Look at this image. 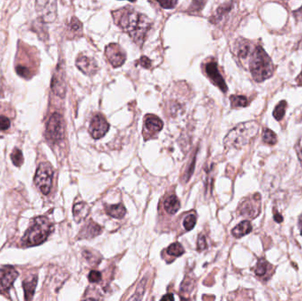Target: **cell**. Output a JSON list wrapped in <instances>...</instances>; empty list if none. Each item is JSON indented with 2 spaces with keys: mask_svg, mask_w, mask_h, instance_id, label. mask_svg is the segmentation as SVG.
I'll use <instances>...</instances> for the list:
<instances>
[{
  "mask_svg": "<svg viewBox=\"0 0 302 301\" xmlns=\"http://www.w3.org/2000/svg\"><path fill=\"white\" fill-rule=\"evenodd\" d=\"M298 227H300V234L302 235V216L300 218V221H298Z\"/></svg>",
  "mask_w": 302,
  "mask_h": 301,
  "instance_id": "cell-40",
  "label": "cell"
},
{
  "mask_svg": "<svg viewBox=\"0 0 302 301\" xmlns=\"http://www.w3.org/2000/svg\"><path fill=\"white\" fill-rule=\"evenodd\" d=\"M18 276L19 273L14 268L11 266L2 268L0 270V292L8 294Z\"/></svg>",
  "mask_w": 302,
  "mask_h": 301,
  "instance_id": "cell-10",
  "label": "cell"
},
{
  "mask_svg": "<svg viewBox=\"0 0 302 301\" xmlns=\"http://www.w3.org/2000/svg\"><path fill=\"white\" fill-rule=\"evenodd\" d=\"M240 214L248 218L254 219L260 213V196L256 194L242 202L238 207Z\"/></svg>",
  "mask_w": 302,
  "mask_h": 301,
  "instance_id": "cell-8",
  "label": "cell"
},
{
  "mask_svg": "<svg viewBox=\"0 0 302 301\" xmlns=\"http://www.w3.org/2000/svg\"><path fill=\"white\" fill-rule=\"evenodd\" d=\"M230 100L232 108H242L248 106V98L243 96H232Z\"/></svg>",
  "mask_w": 302,
  "mask_h": 301,
  "instance_id": "cell-24",
  "label": "cell"
},
{
  "mask_svg": "<svg viewBox=\"0 0 302 301\" xmlns=\"http://www.w3.org/2000/svg\"><path fill=\"white\" fill-rule=\"evenodd\" d=\"M295 150L297 152L298 160H300L302 166V136L300 137V139L298 140V142L295 146Z\"/></svg>",
  "mask_w": 302,
  "mask_h": 301,
  "instance_id": "cell-36",
  "label": "cell"
},
{
  "mask_svg": "<svg viewBox=\"0 0 302 301\" xmlns=\"http://www.w3.org/2000/svg\"><path fill=\"white\" fill-rule=\"evenodd\" d=\"M300 77H302V74H300Z\"/></svg>",
  "mask_w": 302,
  "mask_h": 301,
  "instance_id": "cell-42",
  "label": "cell"
},
{
  "mask_svg": "<svg viewBox=\"0 0 302 301\" xmlns=\"http://www.w3.org/2000/svg\"><path fill=\"white\" fill-rule=\"evenodd\" d=\"M76 66L84 74L88 76H94L98 70V66L94 58L84 55H80L78 56V58L76 60Z\"/></svg>",
  "mask_w": 302,
  "mask_h": 301,
  "instance_id": "cell-14",
  "label": "cell"
},
{
  "mask_svg": "<svg viewBox=\"0 0 302 301\" xmlns=\"http://www.w3.org/2000/svg\"><path fill=\"white\" fill-rule=\"evenodd\" d=\"M167 252L170 254V256H175V257H178V256H182L184 252H185V250L183 248V246H182L180 243H174L172 245H170L168 249H167Z\"/></svg>",
  "mask_w": 302,
  "mask_h": 301,
  "instance_id": "cell-29",
  "label": "cell"
},
{
  "mask_svg": "<svg viewBox=\"0 0 302 301\" xmlns=\"http://www.w3.org/2000/svg\"><path fill=\"white\" fill-rule=\"evenodd\" d=\"M52 90L55 94L60 98H64L66 94V85L64 80V68L61 66H58L57 70L54 72L52 80Z\"/></svg>",
  "mask_w": 302,
  "mask_h": 301,
  "instance_id": "cell-13",
  "label": "cell"
},
{
  "mask_svg": "<svg viewBox=\"0 0 302 301\" xmlns=\"http://www.w3.org/2000/svg\"><path fill=\"white\" fill-rule=\"evenodd\" d=\"M252 224H250V221H243L240 224L234 227L232 230V234L237 238L243 237L246 234H250L252 232Z\"/></svg>",
  "mask_w": 302,
  "mask_h": 301,
  "instance_id": "cell-20",
  "label": "cell"
},
{
  "mask_svg": "<svg viewBox=\"0 0 302 301\" xmlns=\"http://www.w3.org/2000/svg\"><path fill=\"white\" fill-rule=\"evenodd\" d=\"M180 200L175 196H169L164 202V208L167 213H169V214H176L180 210Z\"/></svg>",
  "mask_w": 302,
  "mask_h": 301,
  "instance_id": "cell-23",
  "label": "cell"
},
{
  "mask_svg": "<svg viewBox=\"0 0 302 301\" xmlns=\"http://www.w3.org/2000/svg\"><path fill=\"white\" fill-rule=\"evenodd\" d=\"M64 120L60 114L54 113L46 126V137L53 143L60 142L64 139Z\"/></svg>",
  "mask_w": 302,
  "mask_h": 301,
  "instance_id": "cell-5",
  "label": "cell"
},
{
  "mask_svg": "<svg viewBox=\"0 0 302 301\" xmlns=\"http://www.w3.org/2000/svg\"><path fill=\"white\" fill-rule=\"evenodd\" d=\"M205 72L210 80H212V82L226 93L227 91L226 83L221 76V74L219 72L218 64L214 61L208 62L205 66Z\"/></svg>",
  "mask_w": 302,
  "mask_h": 301,
  "instance_id": "cell-12",
  "label": "cell"
},
{
  "mask_svg": "<svg viewBox=\"0 0 302 301\" xmlns=\"http://www.w3.org/2000/svg\"></svg>",
  "mask_w": 302,
  "mask_h": 301,
  "instance_id": "cell-43",
  "label": "cell"
},
{
  "mask_svg": "<svg viewBox=\"0 0 302 301\" xmlns=\"http://www.w3.org/2000/svg\"><path fill=\"white\" fill-rule=\"evenodd\" d=\"M262 140L268 145H275L278 142L276 134L272 131L270 129L264 128V134H262Z\"/></svg>",
  "mask_w": 302,
  "mask_h": 301,
  "instance_id": "cell-25",
  "label": "cell"
},
{
  "mask_svg": "<svg viewBox=\"0 0 302 301\" xmlns=\"http://www.w3.org/2000/svg\"><path fill=\"white\" fill-rule=\"evenodd\" d=\"M128 1H131V2H134L136 0H128Z\"/></svg>",
  "mask_w": 302,
  "mask_h": 301,
  "instance_id": "cell-41",
  "label": "cell"
},
{
  "mask_svg": "<svg viewBox=\"0 0 302 301\" xmlns=\"http://www.w3.org/2000/svg\"><path fill=\"white\" fill-rule=\"evenodd\" d=\"M53 224L46 216H39L34 219L32 226L28 229L22 238L26 246L40 245L44 243L52 232Z\"/></svg>",
  "mask_w": 302,
  "mask_h": 301,
  "instance_id": "cell-4",
  "label": "cell"
},
{
  "mask_svg": "<svg viewBox=\"0 0 302 301\" xmlns=\"http://www.w3.org/2000/svg\"><path fill=\"white\" fill-rule=\"evenodd\" d=\"M145 126L151 132H158L162 130V121L155 115H150L145 120Z\"/></svg>",
  "mask_w": 302,
  "mask_h": 301,
  "instance_id": "cell-16",
  "label": "cell"
},
{
  "mask_svg": "<svg viewBox=\"0 0 302 301\" xmlns=\"http://www.w3.org/2000/svg\"><path fill=\"white\" fill-rule=\"evenodd\" d=\"M102 232V228L96 224V222H93L90 221V224H88L87 226L84 227L82 230V234L80 236L82 238H91L96 237L99 234Z\"/></svg>",
  "mask_w": 302,
  "mask_h": 301,
  "instance_id": "cell-17",
  "label": "cell"
},
{
  "mask_svg": "<svg viewBox=\"0 0 302 301\" xmlns=\"http://www.w3.org/2000/svg\"><path fill=\"white\" fill-rule=\"evenodd\" d=\"M11 122L9 118L4 116H0V130L1 131H6L8 128H10Z\"/></svg>",
  "mask_w": 302,
  "mask_h": 301,
  "instance_id": "cell-34",
  "label": "cell"
},
{
  "mask_svg": "<svg viewBox=\"0 0 302 301\" xmlns=\"http://www.w3.org/2000/svg\"><path fill=\"white\" fill-rule=\"evenodd\" d=\"M16 72L20 76H22L23 78H26V79H30L33 76V72L31 71L30 68L22 66V64H18L16 66Z\"/></svg>",
  "mask_w": 302,
  "mask_h": 301,
  "instance_id": "cell-30",
  "label": "cell"
},
{
  "mask_svg": "<svg viewBox=\"0 0 302 301\" xmlns=\"http://www.w3.org/2000/svg\"><path fill=\"white\" fill-rule=\"evenodd\" d=\"M106 213L112 216L114 218L120 219L125 216L126 210L123 204H117V205H110L107 206L106 208Z\"/></svg>",
  "mask_w": 302,
  "mask_h": 301,
  "instance_id": "cell-22",
  "label": "cell"
},
{
  "mask_svg": "<svg viewBox=\"0 0 302 301\" xmlns=\"http://www.w3.org/2000/svg\"><path fill=\"white\" fill-rule=\"evenodd\" d=\"M72 213H74V220L76 222H80L87 218L88 214L90 213V207L85 202H80L74 206Z\"/></svg>",
  "mask_w": 302,
  "mask_h": 301,
  "instance_id": "cell-15",
  "label": "cell"
},
{
  "mask_svg": "<svg viewBox=\"0 0 302 301\" xmlns=\"http://www.w3.org/2000/svg\"><path fill=\"white\" fill-rule=\"evenodd\" d=\"M36 9L42 22H53L57 18V0H36Z\"/></svg>",
  "mask_w": 302,
  "mask_h": 301,
  "instance_id": "cell-7",
  "label": "cell"
},
{
  "mask_svg": "<svg viewBox=\"0 0 302 301\" xmlns=\"http://www.w3.org/2000/svg\"><path fill=\"white\" fill-rule=\"evenodd\" d=\"M250 44L243 42L238 44V48H237V54L240 60H245L250 55Z\"/></svg>",
  "mask_w": 302,
  "mask_h": 301,
  "instance_id": "cell-26",
  "label": "cell"
},
{
  "mask_svg": "<svg viewBox=\"0 0 302 301\" xmlns=\"http://www.w3.org/2000/svg\"><path fill=\"white\" fill-rule=\"evenodd\" d=\"M206 248H207L206 238H205L204 235H200L199 238H198V242H197V250L200 252V251H202V250Z\"/></svg>",
  "mask_w": 302,
  "mask_h": 301,
  "instance_id": "cell-35",
  "label": "cell"
},
{
  "mask_svg": "<svg viewBox=\"0 0 302 301\" xmlns=\"http://www.w3.org/2000/svg\"><path fill=\"white\" fill-rule=\"evenodd\" d=\"M259 131V124L256 121L245 122L230 130L224 138L226 148H242L253 140Z\"/></svg>",
  "mask_w": 302,
  "mask_h": 301,
  "instance_id": "cell-2",
  "label": "cell"
},
{
  "mask_svg": "<svg viewBox=\"0 0 302 301\" xmlns=\"http://www.w3.org/2000/svg\"><path fill=\"white\" fill-rule=\"evenodd\" d=\"M106 55L107 60L114 68H120L125 63L126 55L124 50L118 44H110L106 47Z\"/></svg>",
  "mask_w": 302,
  "mask_h": 301,
  "instance_id": "cell-9",
  "label": "cell"
},
{
  "mask_svg": "<svg viewBox=\"0 0 302 301\" xmlns=\"http://www.w3.org/2000/svg\"><path fill=\"white\" fill-rule=\"evenodd\" d=\"M68 33L70 38H80L82 34V24L76 17H72L68 25Z\"/></svg>",
  "mask_w": 302,
  "mask_h": 301,
  "instance_id": "cell-19",
  "label": "cell"
},
{
  "mask_svg": "<svg viewBox=\"0 0 302 301\" xmlns=\"http://www.w3.org/2000/svg\"><path fill=\"white\" fill-rule=\"evenodd\" d=\"M250 69L254 80L257 82H262L273 76L274 66L262 47L256 46L250 58Z\"/></svg>",
  "mask_w": 302,
  "mask_h": 301,
  "instance_id": "cell-3",
  "label": "cell"
},
{
  "mask_svg": "<svg viewBox=\"0 0 302 301\" xmlns=\"http://www.w3.org/2000/svg\"><path fill=\"white\" fill-rule=\"evenodd\" d=\"M53 170L48 162H42L38 167L34 176V183L44 194H48L52 184Z\"/></svg>",
  "mask_w": 302,
  "mask_h": 301,
  "instance_id": "cell-6",
  "label": "cell"
},
{
  "mask_svg": "<svg viewBox=\"0 0 302 301\" xmlns=\"http://www.w3.org/2000/svg\"><path fill=\"white\" fill-rule=\"evenodd\" d=\"M36 284H38V276H36L32 279H26L23 282V288H24L25 300H30L33 298Z\"/></svg>",
  "mask_w": 302,
  "mask_h": 301,
  "instance_id": "cell-18",
  "label": "cell"
},
{
  "mask_svg": "<svg viewBox=\"0 0 302 301\" xmlns=\"http://www.w3.org/2000/svg\"><path fill=\"white\" fill-rule=\"evenodd\" d=\"M140 66H142L144 68H150L151 66V61L148 58L147 56H142L140 60Z\"/></svg>",
  "mask_w": 302,
  "mask_h": 301,
  "instance_id": "cell-37",
  "label": "cell"
},
{
  "mask_svg": "<svg viewBox=\"0 0 302 301\" xmlns=\"http://www.w3.org/2000/svg\"><path fill=\"white\" fill-rule=\"evenodd\" d=\"M114 18L118 26L128 33L136 44H144L152 26V22L147 16L132 9L123 8L114 12Z\"/></svg>",
  "mask_w": 302,
  "mask_h": 301,
  "instance_id": "cell-1",
  "label": "cell"
},
{
  "mask_svg": "<svg viewBox=\"0 0 302 301\" xmlns=\"http://www.w3.org/2000/svg\"><path fill=\"white\" fill-rule=\"evenodd\" d=\"M162 8L166 9H172L175 8L177 4L178 0H156Z\"/></svg>",
  "mask_w": 302,
  "mask_h": 301,
  "instance_id": "cell-32",
  "label": "cell"
},
{
  "mask_svg": "<svg viewBox=\"0 0 302 301\" xmlns=\"http://www.w3.org/2000/svg\"><path fill=\"white\" fill-rule=\"evenodd\" d=\"M274 220H275L276 222H283L284 218L283 216H282V214H280L276 210H274Z\"/></svg>",
  "mask_w": 302,
  "mask_h": 301,
  "instance_id": "cell-38",
  "label": "cell"
},
{
  "mask_svg": "<svg viewBox=\"0 0 302 301\" xmlns=\"http://www.w3.org/2000/svg\"><path fill=\"white\" fill-rule=\"evenodd\" d=\"M287 104L286 101L280 102L273 112V116L276 118V120L280 121L283 118L284 114H286V110Z\"/></svg>",
  "mask_w": 302,
  "mask_h": 301,
  "instance_id": "cell-27",
  "label": "cell"
},
{
  "mask_svg": "<svg viewBox=\"0 0 302 301\" xmlns=\"http://www.w3.org/2000/svg\"><path fill=\"white\" fill-rule=\"evenodd\" d=\"M101 279H102V275H101V273L98 270H92L90 273V275H88V280H90L91 282H100Z\"/></svg>",
  "mask_w": 302,
  "mask_h": 301,
  "instance_id": "cell-33",
  "label": "cell"
},
{
  "mask_svg": "<svg viewBox=\"0 0 302 301\" xmlns=\"http://www.w3.org/2000/svg\"><path fill=\"white\" fill-rule=\"evenodd\" d=\"M272 268V265L268 264L267 260L262 258V259L258 260L256 266L254 268V273H256V275L260 276V278H267V275L270 272Z\"/></svg>",
  "mask_w": 302,
  "mask_h": 301,
  "instance_id": "cell-21",
  "label": "cell"
},
{
  "mask_svg": "<svg viewBox=\"0 0 302 301\" xmlns=\"http://www.w3.org/2000/svg\"><path fill=\"white\" fill-rule=\"evenodd\" d=\"M11 159L12 161V164L16 166V167H20L22 166L23 161V154L22 150H20L19 148H14L12 153L11 154Z\"/></svg>",
  "mask_w": 302,
  "mask_h": 301,
  "instance_id": "cell-28",
  "label": "cell"
},
{
  "mask_svg": "<svg viewBox=\"0 0 302 301\" xmlns=\"http://www.w3.org/2000/svg\"><path fill=\"white\" fill-rule=\"evenodd\" d=\"M109 128V123L106 120V118L101 114H96L91 120L90 132L94 139L98 140L106 136Z\"/></svg>",
  "mask_w": 302,
  "mask_h": 301,
  "instance_id": "cell-11",
  "label": "cell"
},
{
  "mask_svg": "<svg viewBox=\"0 0 302 301\" xmlns=\"http://www.w3.org/2000/svg\"><path fill=\"white\" fill-rule=\"evenodd\" d=\"M162 300H174V295H172V294H168V295H166V296L162 297Z\"/></svg>",
  "mask_w": 302,
  "mask_h": 301,
  "instance_id": "cell-39",
  "label": "cell"
},
{
  "mask_svg": "<svg viewBox=\"0 0 302 301\" xmlns=\"http://www.w3.org/2000/svg\"><path fill=\"white\" fill-rule=\"evenodd\" d=\"M196 224V216L194 214H189L184 220V227L186 230H191Z\"/></svg>",
  "mask_w": 302,
  "mask_h": 301,
  "instance_id": "cell-31",
  "label": "cell"
}]
</instances>
